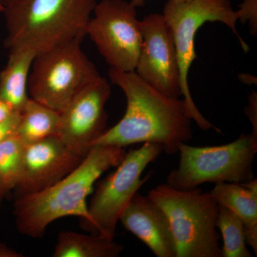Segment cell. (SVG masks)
<instances>
[{"instance_id": "obj_23", "label": "cell", "mask_w": 257, "mask_h": 257, "mask_svg": "<svg viewBox=\"0 0 257 257\" xmlns=\"http://www.w3.org/2000/svg\"><path fill=\"white\" fill-rule=\"evenodd\" d=\"M15 114L17 112L0 96V121L9 119Z\"/></svg>"}, {"instance_id": "obj_1", "label": "cell", "mask_w": 257, "mask_h": 257, "mask_svg": "<svg viewBox=\"0 0 257 257\" xmlns=\"http://www.w3.org/2000/svg\"><path fill=\"white\" fill-rule=\"evenodd\" d=\"M111 84L126 99L125 114L117 124L92 144L124 147L139 143L157 144L168 155L193 138L192 119L184 99H173L149 85L133 72L109 68ZM91 146V147H92Z\"/></svg>"}, {"instance_id": "obj_6", "label": "cell", "mask_w": 257, "mask_h": 257, "mask_svg": "<svg viewBox=\"0 0 257 257\" xmlns=\"http://www.w3.org/2000/svg\"><path fill=\"white\" fill-rule=\"evenodd\" d=\"M179 165L167 177V183L180 190H190L204 183H241L254 178L253 165L257 138L242 133L232 143L219 146H179Z\"/></svg>"}, {"instance_id": "obj_20", "label": "cell", "mask_w": 257, "mask_h": 257, "mask_svg": "<svg viewBox=\"0 0 257 257\" xmlns=\"http://www.w3.org/2000/svg\"><path fill=\"white\" fill-rule=\"evenodd\" d=\"M237 11L239 21L243 25L248 22L250 33L255 36L257 33V0H243Z\"/></svg>"}, {"instance_id": "obj_13", "label": "cell", "mask_w": 257, "mask_h": 257, "mask_svg": "<svg viewBox=\"0 0 257 257\" xmlns=\"http://www.w3.org/2000/svg\"><path fill=\"white\" fill-rule=\"evenodd\" d=\"M119 221L157 257H176L172 229L164 211L148 197L137 192Z\"/></svg>"}, {"instance_id": "obj_24", "label": "cell", "mask_w": 257, "mask_h": 257, "mask_svg": "<svg viewBox=\"0 0 257 257\" xmlns=\"http://www.w3.org/2000/svg\"><path fill=\"white\" fill-rule=\"evenodd\" d=\"M22 253L10 248L4 243H0V257H23Z\"/></svg>"}, {"instance_id": "obj_15", "label": "cell", "mask_w": 257, "mask_h": 257, "mask_svg": "<svg viewBox=\"0 0 257 257\" xmlns=\"http://www.w3.org/2000/svg\"><path fill=\"white\" fill-rule=\"evenodd\" d=\"M211 195L219 205L228 208L242 221L246 244L257 255V192H253L241 183L224 182L215 184Z\"/></svg>"}, {"instance_id": "obj_7", "label": "cell", "mask_w": 257, "mask_h": 257, "mask_svg": "<svg viewBox=\"0 0 257 257\" xmlns=\"http://www.w3.org/2000/svg\"><path fill=\"white\" fill-rule=\"evenodd\" d=\"M82 42L72 40L35 56L29 76L30 99L60 113L81 89L101 77L83 51Z\"/></svg>"}, {"instance_id": "obj_9", "label": "cell", "mask_w": 257, "mask_h": 257, "mask_svg": "<svg viewBox=\"0 0 257 257\" xmlns=\"http://www.w3.org/2000/svg\"><path fill=\"white\" fill-rule=\"evenodd\" d=\"M88 23L87 36L110 68L133 72L143 44L141 20L127 0H101Z\"/></svg>"}, {"instance_id": "obj_3", "label": "cell", "mask_w": 257, "mask_h": 257, "mask_svg": "<svg viewBox=\"0 0 257 257\" xmlns=\"http://www.w3.org/2000/svg\"><path fill=\"white\" fill-rule=\"evenodd\" d=\"M96 0H13L5 15V48L37 54L87 36Z\"/></svg>"}, {"instance_id": "obj_21", "label": "cell", "mask_w": 257, "mask_h": 257, "mask_svg": "<svg viewBox=\"0 0 257 257\" xmlns=\"http://www.w3.org/2000/svg\"><path fill=\"white\" fill-rule=\"evenodd\" d=\"M20 118L21 115L20 113H17L9 119L0 121V142L16 135L20 124Z\"/></svg>"}, {"instance_id": "obj_5", "label": "cell", "mask_w": 257, "mask_h": 257, "mask_svg": "<svg viewBox=\"0 0 257 257\" xmlns=\"http://www.w3.org/2000/svg\"><path fill=\"white\" fill-rule=\"evenodd\" d=\"M162 15L173 35L180 70L182 96L191 119L204 131L213 130L221 133L219 128L201 114L194 102L189 90V72L197 57L194 46L196 35L205 23L219 22L226 25L237 37L243 50L248 52L249 47L236 30L239 13L232 8L230 0H167Z\"/></svg>"}, {"instance_id": "obj_26", "label": "cell", "mask_w": 257, "mask_h": 257, "mask_svg": "<svg viewBox=\"0 0 257 257\" xmlns=\"http://www.w3.org/2000/svg\"><path fill=\"white\" fill-rule=\"evenodd\" d=\"M8 192H9V191L8 190V189L6 188V187L4 185V184L1 182L0 180V207H1L2 203L3 202V199L6 196V194H8Z\"/></svg>"}, {"instance_id": "obj_12", "label": "cell", "mask_w": 257, "mask_h": 257, "mask_svg": "<svg viewBox=\"0 0 257 257\" xmlns=\"http://www.w3.org/2000/svg\"><path fill=\"white\" fill-rule=\"evenodd\" d=\"M83 159L57 136L28 144L21 179L14 189L15 199L53 185L74 170Z\"/></svg>"}, {"instance_id": "obj_10", "label": "cell", "mask_w": 257, "mask_h": 257, "mask_svg": "<svg viewBox=\"0 0 257 257\" xmlns=\"http://www.w3.org/2000/svg\"><path fill=\"white\" fill-rule=\"evenodd\" d=\"M141 28L143 44L135 72L162 94L179 99L182 82L172 30L160 13L145 17Z\"/></svg>"}, {"instance_id": "obj_16", "label": "cell", "mask_w": 257, "mask_h": 257, "mask_svg": "<svg viewBox=\"0 0 257 257\" xmlns=\"http://www.w3.org/2000/svg\"><path fill=\"white\" fill-rule=\"evenodd\" d=\"M124 246L114 239L99 235L61 231L52 256L54 257H117Z\"/></svg>"}, {"instance_id": "obj_25", "label": "cell", "mask_w": 257, "mask_h": 257, "mask_svg": "<svg viewBox=\"0 0 257 257\" xmlns=\"http://www.w3.org/2000/svg\"><path fill=\"white\" fill-rule=\"evenodd\" d=\"M239 78L244 84H256V77H253V76L243 74L241 75H239Z\"/></svg>"}, {"instance_id": "obj_11", "label": "cell", "mask_w": 257, "mask_h": 257, "mask_svg": "<svg viewBox=\"0 0 257 257\" xmlns=\"http://www.w3.org/2000/svg\"><path fill=\"white\" fill-rule=\"evenodd\" d=\"M110 83L99 77L85 86L60 111L58 137L79 156L87 155L92 144L106 130V101L111 95Z\"/></svg>"}, {"instance_id": "obj_29", "label": "cell", "mask_w": 257, "mask_h": 257, "mask_svg": "<svg viewBox=\"0 0 257 257\" xmlns=\"http://www.w3.org/2000/svg\"><path fill=\"white\" fill-rule=\"evenodd\" d=\"M0 13H3V10H1V8H0Z\"/></svg>"}, {"instance_id": "obj_22", "label": "cell", "mask_w": 257, "mask_h": 257, "mask_svg": "<svg viewBox=\"0 0 257 257\" xmlns=\"http://www.w3.org/2000/svg\"><path fill=\"white\" fill-rule=\"evenodd\" d=\"M245 113L252 125L251 135L257 138V94L256 92L252 91V92L250 94L247 106L245 108Z\"/></svg>"}, {"instance_id": "obj_19", "label": "cell", "mask_w": 257, "mask_h": 257, "mask_svg": "<svg viewBox=\"0 0 257 257\" xmlns=\"http://www.w3.org/2000/svg\"><path fill=\"white\" fill-rule=\"evenodd\" d=\"M25 147L17 134L0 142V180L9 192L21 179Z\"/></svg>"}, {"instance_id": "obj_8", "label": "cell", "mask_w": 257, "mask_h": 257, "mask_svg": "<svg viewBox=\"0 0 257 257\" xmlns=\"http://www.w3.org/2000/svg\"><path fill=\"white\" fill-rule=\"evenodd\" d=\"M162 152V147L154 143H144L126 152L116 170L98 184L88 206V218L82 221V227L92 234L114 239L121 212L152 175L150 172L142 178L144 171Z\"/></svg>"}, {"instance_id": "obj_14", "label": "cell", "mask_w": 257, "mask_h": 257, "mask_svg": "<svg viewBox=\"0 0 257 257\" xmlns=\"http://www.w3.org/2000/svg\"><path fill=\"white\" fill-rule=\"evenodd\" d=\"M36 55L30 49L10 50L8 63L0 72V96L20 114L30 99L29 76Z\"/></svg>"}, {"instance_id": "obj_4", "label": "cell", "mask_w": 257, "mask_h": 257, "mask_svg": "<svg viewBox=\"0 0 257 257\" xmlns=\"http://www.w3.org/2000/svg\"><path fill=\"white\" fill-rule=\"evenodd\" d=\"M148 197L165 213L176 245V257H221L216 226L218 203L197 187L180 190L159 184Z\"/></svg>"}, {"instance_id": "obj_28", "label": "cell", "mask_w": 257, "mask_h": 257, "mask_svg": "<svg viewBox=\"0 0 257 257\" xmlns=\"http://www.w3.org/2000/svg\"><path fill=\"white\" fill-rule=\"evenodd\" d=\"M13 0H0V8L4 11L5 8L10 4Z\"/></svg>"}, {"instance_id": "obj_18", "label": "cell", "mask_w": 257, "mask_h": 257, "mask_svg": "<svg viewBox=\"0 0 257 257\" xmlns=\"http://www.w3.org/2000/svg\"><path fill=\"white\" fill-rule=\"evenodd\" d=\"M216 226L222 236L221 257L252 256L246 246L242 221L232 211L223 206H218Z\"/></svg>"}, {"instance_id": "obj_27", "label": "cell", "mask_w": 257, "mask_h": 257, "mask_svg": "<svg viewBox=\"0 0 257 257\" xmlns=\"http://www.w3.org/2000/svg\"><path fill=\"white\" fill-rule=\"evenodd\" d=\"M177 1H183V0H177ZM128 2L135 5L137 8H141L145 5V0H130Z\"/></svg>"}, {"instance_id": "obj_17", "label": "cell", "mask_w": 257, "mask_h": 257, "mask_svg": "<svg viewBox=\"0 0 257 257\" xmlns=\"http://www.w3.org/2000/svg\"><path fill=\"white\" fill-rule=\"evenodd\" d=\"M20 115L17 135L26 145L58 135L60 115L57 111L30 98Z\"/></svg>"}, {"instance_id": "obj_2", "label": "cell", "mask_w": 257, "mask_h": 257, "mask_svg": "<svg viewBox=\"0 0 257 257\" xmlns=\"http://www.w3.org/2000/svg\"><path fill=\"white\" fill-rule=\"evenodd\" d=\"M124 148L93 145L82 162L70 173L35 194L15 199L14 214L20 233L40 238L47 226L60 218H88L87 197L101 175L117 167L126 155Z\"/></svg>"}]
</instances>
